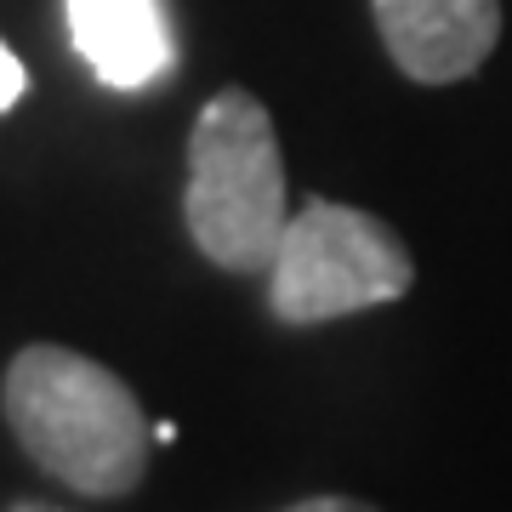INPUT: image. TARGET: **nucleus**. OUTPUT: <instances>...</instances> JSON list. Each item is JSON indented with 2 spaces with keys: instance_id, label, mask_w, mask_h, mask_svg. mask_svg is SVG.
Returning a JSON list of instances; mask_svg holds the SVG:
<instances>
[{
  "instance_id": "nucleus-1",
  "label": "nucleus",
  "mask_w": 512,
  "mask_h": 512,
  "mask_svg": "<svg viewBox=\"0 0 512 512\" xmlns=\"http://www.w3.org/2000/svg\"><path fill=\"white\" fill-rule=\"evenodd\" d=\"M0 410L29 461L63 478L69 490L114 501L143 484L154 427L143 421L137 393L86 353L57 342L23 348L6 365Z\"/></svg>"
},
{
  "instance_id": "nucleus-2",
  "label": "nucleus",
  "mask_w": 512,
  "mask_h": 512,
  "mask_svg": "<svg viewBox=\"0 0 512 512\" xmlns=\"http://www.w3.org/2000/svg\"><path fill=\"white\" fill-rule=\"evenodd\" d=\"M183 222L222 274H268L291 205L274 114L245 86L217 92L188 131Z\"/></svg>"
},
{
  "instance_id": "nucleus-3",
  "label": "nucleus",
  "mask_w": 512,
  "mask_h": 512,
  "mask_svg": "<svg viewBox=\"0 0 512 512\" xmlns=\"http://www.w3.org/2000/svg\"><path fill=\"white\" fill-rule=\"evenodd\" d=\"M416 285V256L382 217L342 200H308L291 211L268 262V308L279 325H330L365 308H387Z\"/></svg>"
},
{
  "instance_id": "nucleus-4",
  "label": "nucleus",
  "mask_w": 512,
  "mask_h": 512,
  "mask_svg": "<svg viewBox=\"0 0 512 512\" xmlns=\"http://www.w3.org/2000/svg\"><path fill=\"white\" fill-rule=\"evenodd\" d=\"M387 57L416 86H456L490 63L501 0H370Z\"/></svg>"
},
{
  "instance_id": "nucleus-5",
  "label": "nucleus",
  "mask_w": 512,
  "mask_h": 512,
  "mask_svg": "<svg viewBox=\"0 0 512 512\" xmlns=\"http://www.w3.org/2000/svg\"><path fill=\"white\" fill-rule=\"evenodd\" d=\"M69 35L114 92H137L171 69V29L160 0H69Z\"/></svg>"
},
{
  "instance_id": "nucleus-6",
  "label": "nucleus",
  "mask_w": 512,
  "mask_h": 512,
  "mask_svg": "<svg viewBox=\"0 0 512 512\" xmlns=\"http://www.w3.org/2000/svg\"><path fill=\"white\" fill-rule=\"evenodd\" d=\"M29 92V74H23V63H18V52L0 40V114L6 109H18V97Z\"/></svg>"
},
{
  "instance_id": "nucleus-7",
  "label": "nucleus",
  "mask_w": 512,
  "mask_h": 512,
  "mask_svg": "<svg viewBox=\"0 0 512 512\" xmlns=\"http://www.w3.org/2000/svg\"><path fill=\"white\" fill-rule=\"evenodd\" d=\"M285 512H382V507H370L359 495H308V501H296Z\"/></svg>"
}]
</instances>
